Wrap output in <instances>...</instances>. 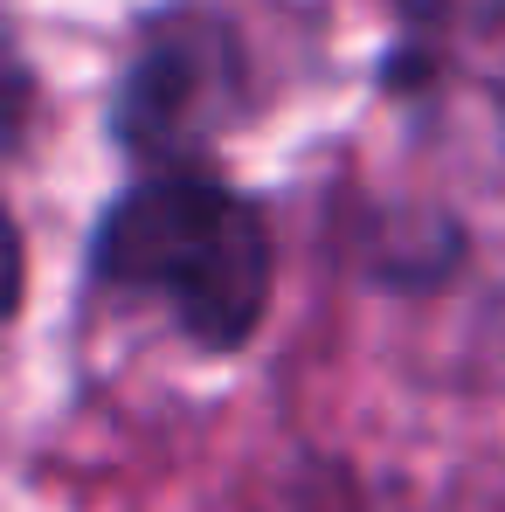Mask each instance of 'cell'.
Returning <instances> with one entry per match:
<instances>
[{
    "label": "cell",
    "instance_id": "7a4b0ae2",
    "mask_svg": "<svg viewBox=\"0 0 505 512\" xmlns=\"http://www.w3.org/2000/svg\"><path fill=\"white\" fill-rule=\"evenodd\" d=\"M222 84H229V42L201 21H173L146 42V56L125 77V139L139 153H187L208 118L222 111Z\"/></svg>",
    "mask_w": 505,
    "mask_h": 512
},
{
    "label": "cell",
    "instance_id": "6da1fadb",
    "mask_svg": "<svg viewBox=\"0 0 505 512\" xmlns=\"http://www.w3.org/2000/svg\"><path fill=\"white\" fill-rule=\"evenodd\" d=\"M97 284L167 312L187 340L236 346L270 298V236L236 187L201 173H146L97 229Z\"/></svg>",
    "mask_w": 505,
    "mask_h": 512
}]
</instances>
